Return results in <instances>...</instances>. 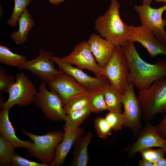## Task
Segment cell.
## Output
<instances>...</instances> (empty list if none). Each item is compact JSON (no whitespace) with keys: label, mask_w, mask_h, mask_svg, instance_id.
Here are the masks:
<instances>
[{"label":"cell","mask_w":166,"mask_h":166,"mask_svg":"<svg viewBox=\"0 0 166 166\" xmlns=\"http://www.w3.org/2000/svg\"><path fill=\"white\" fill-rule=\"evenodd\" d=\"M134 9L138 13L142 26L151 30L154 36L163 42L166 39V19L162 18L166 11V5L158 8H152L150 6L135 5Z\"/></svg>","instance_id":"9"},{"label":"cell","mask_w":166,"mask_h":166,"mask_svg":"<svg viewBox=\"0 0 166 166\" xmlns=\"http://www.w3.org/2000/svg\"><path fill=\"white\" fill-rule=\"evenodd\" d=\"M88 96L89 105L92 112L98 113L103 110H108L103 90L89 92Z\"/></svg>","instance_id":"24"},{"label":"cell","mask_w":166,"mask_h":166,"mask_svg":"<svg viewBox=\"0 0 166 166\" xmlns=\"http://www.w3.org/2000/svg\"><path fill=\"white\" fill-rule=\"evenodd\" d=\"M26 57L11 51L6 46L0 45V62L7 65L19 68L26 61Z\"/></svg>","instance_id":"22"},{"label":"cell","mask_w":166,"mask_h":166,"mask_svg":"<svg viewBox=\"0 0 166 166\" xmlns=\"http://www.w3.org/2000/svg\"><path fill=\"white\" fill-rule=\"evenodd\" d=\"M93 136L89 131L85 135H81L76 140L73 151V158L70 164L73 166H86L89 161L88 147Z\"/></svg>","instance_id":"19"},{"label":"cell","mask_w":166,"mask_h":166,"mask_svg":"<svg viewBox=\"0 0 166 166\" xmlns=\"http://www.w3.org/2000/svg\"><path fill=\"white\" fill-rule=\"evenodd\" d=\"M63 129L64 138L56 147L55 158L51 166H59L62 164L76 140L84 132V130L80 126L69 128L64 126Z\"/></svg>","instance_id":"17"},{"label":"cell","mask_w":166,"mask_h":166,"mask_svg":"<svg viewBox=\"0 0 166 166\" xmlns=\"http://www.w3.org/2000/svg\"><path fill=\"white\" fill-rule=\"evenodd\" d=\"M130 26L132 32L128 42L132 43L139 42L152 57L159 54H163L166 57L165 47L162 42L156 38L152 31L142 25Z\"/></svg>","instance_id":"15"},{"label":"cell","mask_w":166,"mask_h":166,"mask_svg":"<svg viewBox=\"0 0 166 166\" xmlns=\"http://www.w3.org/2000/svg\"><path fill=\"white\" fill-rule=\"evenodd\" d=\"M49 90L57 92L64 105L76 97L88 95L89 91L73 78L62 71L53 81L47 83Z\"/></svg>","instance_id":"14"},{"label":"cell","mask_w":166,"mask_h":166,"mask_svg":"<svg viewBox=\"0 0 166 166\" xmlns=\"http://www.w3.org/2000/svg\"><path fill=\"white\" fill-rule=\"evenodd\" d=\"M11 166H49L43 163L31 161L16 154L14 156Z\"/></svg>","instance_id":"32"},{"label":"cell","mask_w":166,"mask_h":166,"mask_svg":"<svg viewBox=\"0 0 166 166\" xmlns=\"http://www.w3.org/2000/svg\"><path fill=\"white\" fill-rule=\"evenodd\" d=\"M155 1L157 2H163L166 5V0H155Z\"/></svg>","instance_id":"38"},{"label":"cell","mask_w":166,"mask_h":166,"mask_svg":"<svg viewBox=\"0 0 166 166\" xmlns=\"http://www.w3.org/2000/svg\"><path fill=\"white\" fill-rule=\"evenodd\" d=\"M121 6L117 0H111L109 7L94 23L95 29L103 38L115 46H124L128 42L132 30L130 25L123 22L121 18Z\"/></svg>","instance_id":"2"},{"label":"cell","mask_w":166,"mask_h":166,"mask_svg":"<svg viewBox=\"0 0 166 166\" xmlns=\"http://www.w3.org/2000/svg\"><path fill=\"white\" fill-rule=\"evenodd\" d=\"M129 64V82L140 90L148 88L156 80L166 77V61L161 59L151 64L144 60L134 43L128 42L122 47Z\"/></svg>","instance_id":"1"},{"label":"cell","mask_w":166,"mask_h":166,"mask_svg":"<svg viewBox=\"0 0 166 166\" xmlns=\"http://www.w3.org/2000/svg\"><path fill=\"white\" fill-rule=\"evenodd\" d=\"M16 77L8 74L6 70L0 66V93H7L10 86L15 81Z\"/></svg>","instance_id":"31"},{"label":"cell","mask_w":166,"mask_h":166,"mask_svg":"<svg viewBox=\"0 0 166 166\" xmlns=\"http://www.w3.org/2000/svg\"><path fill=\"white\" fill-rule=\"evenodd\" d=\"M162 42L166 48V39L164 41V42Z\"/></svg>","instance_id":"39"},{"label":"cell","mask_w":166,"mask_h":166,"mask_svg":"<svg viewBox=\"0 0 166 166\" xmlns=\"http://www.w3.org/2000/svg\"><path fill=\"white\" fill-rule=\"evenodd\" d=\"M87 42L96 61L103 69L111 58L115 46L100 35L94 33L90 35Z\"/></svg>","instance_id":"16"},{"label":"cell","mask_w":166,"mask_h":166,"mask_svg":"<svg viewBox=\"0 0 166 166\" xmlns=\"http://www.w3.org/2000/svg\"><path fill=\"white\" fill-rule=\"evenodd\" d=\"M32 0H14V6L11 17L7 21L8 24L12 26H17L19 17Z\"/></svg>","instance_id":"26"},{"label":"cell","mask_w":166,"mask_h":166,"mask_svg":"<svg viewBox=\"0 0 166 166\" xmlns=\"http://www.w3.org/2000/svg\"><path fill=\"white\" fill-rule=\"evenodd\" d=\"M46 82L42 81L35 97V104L41 109L46 118L55 121H64L66 116L62 99L56 92L48 90Z\"/></svg>","instance_id":"7"},{"label":"cell","mask_w":166,"mask_h":166,"mask_svg":"<svg viewBox=\"0 0 166 166\" xmlns=\"http://www.w3.org/2000/svg\"><path fill=\"white\" fill-rule=\"evenodd\" d=\"M39 54L36 58L22 63L18 68L27 69L46 83L53 80L62 71L57 70L51 59L53 53L39 49Z\"/></svg>","instance_id":"11"},{"label":"cell","mask_w":166,"mask_h":166,"mask_svg":"<svg viewBox=\"0 0 166 166\" xmlns=\"http://www.w3.org/2000/svg\"><path fill=\"white\" fill-rule=\"evenodd\" d=\"M15 148L10 142L0 136V165L11 166L16 154Z\"/></svg>","instance_id":"25"},{"label":"cell","mask_w":166,"mask_h":166,"mask_svg":"<svg viewBox=\"0 0 166 166\" xmlns=\"http://www.w3.org/2000/svg\"><path fill=\"white\" fill-rule=\"evenodd\" d=\"M22 131L33 141L32 146L27 149L28 153L42 163L51 166L55 158L56 147L63 140L64 132L51 131L40 136L30 133L24 129Z\"/></svg>","instance_id":"4"},{"label":"cell","mask_w":166,"mask_h":166,"mask_svg":"<svg viewBox=\"0 0 166 166\" xmlns=\"http://www.w3.org/2000/svg\"><path fill=\"white\" fill-rule=\"evenodd\" d=\"M49 2L53 4H57L66 0H49Z\"/></svg>","instance_id":"36"},{"label":"cell","mask_w":166,"mask_h":166,"mask_svg":"<svg viewBox=\"0 0 166 166\" xmlns=\"http://www.w3.org/2000/svg\"><path fill=\"white\" fill-rule=\"evenodd\" d=\"M105 117L114 132L120 130L123 125L124 119L122 113L109 112Z\"/></svg>","instance_id":"29"},{"label":"cell","mask_w":166,"mask_h":166,"mask_svg":"<svg viewBox=\"0 0 166 166\" xmlns=\"http://www.w3.org/2000/svg\"><path fill=\"white\" fill-rule=\"evenodd\" d=\"M15 77L16 81L7 90L8 100L5 102L0 103L2 109L9 110L16 105L20 107L27 106L34 101L38 92L34 84L24 73H18Z\"/></svg>","instance_id":"6"},{"label":"cell","mask_w":166,"mask_h":166,"mask_svg":"<svg viewBox=\"0 0 166 166\" xmlns=\"http://www.w3.org/2000/svg\"><path fill=\"white\" fill-rule=\"evenodd\" d=\"M88 94L78 96L69 101L64 106L66 114L81 109L88 106L89 105Z\"/></svg>","instance_id":"27"},{"label":"cell","mask_w":166,"mask_h":166,"mask_svg":"<svg viewBox=\"0 0 166 166\" xmlns=\"http://www.w3.org/2000/svg\"><path fill=\"white\" fill-rule=\"evenodd\" d=\"M19 24L17 31L13 32L10 37L17 45L23 44L26 42L30 30L35 22L27 9H26L18 18Z\"/></svg>","instance_id":"20"},{"label":"cell","mask_w":166,"mask_h":166,"mask_svg":"<svg viewBox=\"0 0 166 166\" xmlns=\"http://www.w3.org/2000/svg\"><path fill=\"white\" fill-rule=\"evenodd\" d=\"M94 125L97 135L103 140L111 135L112 130L105 117L96 118L94 121Z\"/></svg>","instance_id":"28"},{"label":"cell","mask_w":166,"mask_h":166,"mask_svg":"<svg viewBox=\"0 0 166 166\" xmlns=\"http://www.w3.org/2000/svg\"><path fill=\"white\" fill-rule=\"evenodd\" d=\"M104 97L108 111L110 112L121 113L122 104V95L111 84L103 89Z\"/></svg>","instance_id":"21"},{"label":"cell","mask_w":166,"mask_h":166,"mask_svg":"<svg viewBox=\"0 0 166 166\" xmlns=\"http://www.w3.org/2000/svg\"><path fill=\"white\" fill-rule=\"evenodd\" d=\"M154 166H166V159L164 157L159 159L153 163Z\"/></svg>","instance_id":"35"},{"label":"cell","mask_w":166,"mask_h":166,"mask_svg":"<svg viewBox=\"0 0 166 166\" xmlns=\"http://www.w3.org/2000/svg\"><path fill=\"white\" fill-rule=\"evenodd\" d=\"M92 113L88 105L81 109L67 114L65 120V126L74 128L80 126Z\"/></svg>","instance_id":"23"},{"label":"cell","mask_w":166,"mask_h":166,"mask_svg":"<svg viewBox=\"0 0 166 166\" xmlns=\"http://www.w3.org/2000/svg\"><path fill=\"white\" fill-rule=\"evenodd\" d=\"M134 85L130 83L122 96L121 103L124 110L122 113L123 125L130 128L135 136L138 135L142 128V111L138 98L135 94Z\"/></svg>","instance_id":"8"},{"label":"cell","mask_w":166,"mask_h":166,"mask_svg":"<svg viewBox=\"0 0 166 166\" xmlns=\"http://www.w3.org/2000/svg\"><path fill=\"white\" fill-rule=\"evenodd\" d=\"M138 135L137 140L125 148L122 152H125L129 157H133L142 149L156 147L164 149L166 154V139L157 133L156 125L146 122Z\"/></svg>","instance_id":"13"},{"label":"cell","mask_w":166,"mask_h":166,"mask_svg":"<svg viewBox=\"0 0 166 166\" xmlns=\"http://www.w3.org/2000/svg\"><path fill=\"white\" fill-rule=\"evenodd\" d=\"M138 165L139 166H154L153 163L142 158L139 160Z\"/></svg>","instance_id":"34"},{"label":"cell","mask_w":166,"mask_h":166,"mask_svg":"<svg viewBox=\"0 0 166 166\" xmlns=\"http://www.w3.org/2000/svg\"><path fill=\"white\" fill-rule=\"evenodd\" d=\"M51 59L57 64L59 70L72 77L89 92L103 90L111 84L109 80L104 75L92 77L84 73L82 70L63 62L61 58L52 56Z\"/></svg>","instance_id":"10"},{"label":"cell","mask_w":166,"mask_h":166,"mask_svg":"<svg viewBox=\"0 0 166 166\" xmlns=\"http://www.w3.org/2000/svg\"><path fill=\"white\" fill-rule=\"evenodd\" d=\"M61 58L63 62L75 65L77 68L81 70L88 69L96 76L102 75V69L96 62L87 41L79 42L69 55Z\"/></svg>","instance_id":"12"},{"label":"cell","mask_w":166,"mask_h":166,"mask_svg":"<svg viewBox=\"0 0 166 166\" xmlns=\"http://www.w3.org/2000/svg\"><path fill=\"white\" fill-rule=\"evenodd\" d=\"M9 110L2 109L0 111V134L15 148L21 147L27 149L31 148L33 143L28 140H22L16 136L14 128L9 117Z\"/></svg>","instance_id":"18"},{"label":"cell","mask_w":166,"mask_h":166,"mask_svg":"<svg viewBox=\"0 0 166 166\" xmlns=\"http://www.w3.org/2000/svg\"><path fill=\"white\" fill-rule=\"evenodd\" d=\"M138 94L142 120L148 122L157 114L166 112V77L156 80L148 89L140 90Z\"/></svg>","instance_id":"3"},{"label":"cell","mask_w":166,"mask_h":166,"mask_svg":"<svg viewBox=\"0 0 166 166\" xmlns=\"http://www.w3.org/2000/svg\"><path fill=\"white\" fill-rule=\"evenodd\" d=\"M130 69L122 47L115 46L112 55L102 69V75L106 76L111 85L123 95L129 84Z\"/></svg>","instance_id":"5"},{"label":"cell","mask_w":166,"mask_h":166,"mask_svg":"<svg viewBox=\"0 0 166 166\" xmlns=\"http://www.w3.org/2000/svg\"><path fill=\"white\" fill-rule=\"evenodd\" d=\"M153 1V0H143L142 4L150 6Z\"/></svg>","instance_id":"37"},{"label":"cell","mask_w":166,"mask_h":166,"mask_svg":"<svg viewBox=\"0 0 166 166\" xmlns=\"http://www.w3.org/2000/svg\"><path fill=\"white\" fill-rule=\"evenodd\" d=\"M156 131L162 138L166 139V114L158 124L156 125Z\"/></svg>","instance_id":"33"},{"label":"cell","mask_w":166,"mask_h":166,"mask_svg":"<svg viewBox=\"0 0 166 166\" xmlns=\"http://www.w3.org/2000/svg\"><path fill=\"white\" fill-rule=\"evenodd\" d=\"M139 152L141 154L142 158L153 164L164 157V155L165 154V151L161 148L157 149H154L151 148H145L140 150Z\"/></svg>","instance_id":"30"}]
</instances>
